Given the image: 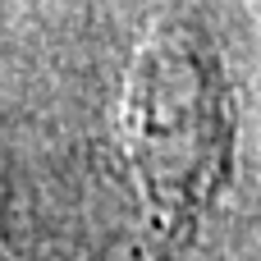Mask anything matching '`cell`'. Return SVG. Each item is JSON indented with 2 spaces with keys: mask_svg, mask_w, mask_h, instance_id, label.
Here are the masks:
<instances>
[{
  "mask_svg": "<svg viewBox=\"0 0 261 261\" xmlns=\"http://www.w3.org/2000/svg\"><path fill=\"white\" fill-rule=\"evenodd\" d=\"M124 133L151 211V261H179L234 170V101L211 46L156 37L128 78Z\"/></svg>",
  "mask_w": 261,
  "mask_h": 261,
  "instance_id": "cell-1",
  "label": "cell"
}]
</instances>
